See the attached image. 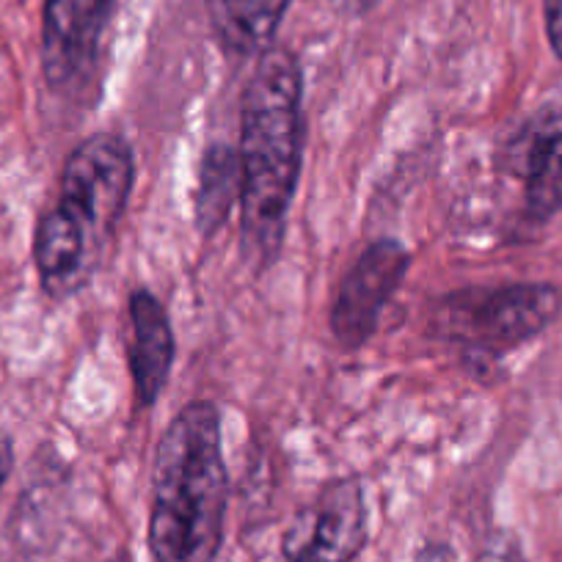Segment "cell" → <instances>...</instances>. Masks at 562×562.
Returning <instances> with one entry per match:
<instances>
[{
    "mask_svg": "<svg viewBox=\"0 0 562 562\" xmlns=\"http://www.w3.org/2000/svg\"><path fill=\"white\" fill-rule=\"evenodd\" d=\"M304 72L281 45L259 53L240 105V251L254 273L279 257L304 166Z\"/></svg>",
    "mask_w": 562,
    "mask_h": 562,
    "instance_id": "1",
    "label": "cell"
},
{
    "mask_svg": "<svg viewBox=\"0 0 562 562\" xmlns=\"http://www.w3.org/2000/svg\"><path fill=\"white\" fill-rule=\"evenodd\" d=\"M135 158L116 133H94L69 153L58 196L36 221L34 265L47 299L67 301L102 268L127 213Z\"/></svg>",
    "mask_w": 562,
    "mask_h": 562,
    "instance_id": "2",
    "label": "cell"
},
{
    "mask_svg": "<svg viewBox=\"0 0 562 562\" xmlns=\"http://www.w3.org/2000/svg\"><path fill=\"white\" fill-rule=\"evenodd\" d=\"M229 474L221 414L210 400L182 405L153 461L147 546L153 562H213L224 543Z\"/></svg>",
    "mask_w": 562,
    "mask_h": 562,
    "instance_id": "3",
    "label": "cell"
},
{
    "mask_svg": "<svg viewBox=\"0 0 562 562\" xmlns=\"http://www.w3.org/2000/svg\"><path fill=\"white\" fill-rule=\"evenodd\" d=\"M562 312V290L546 281L467 288L434 301L430 334L469 353L502 356L543 334Z\"/></svg>",
    "mask_w": 562,
    "mask_h": 562,
    "instance_id": "4",
    "label": "cell"
},
{
    "mask_svg": "<svg viewBox=\"0 0 562 562\" xmlns=\"http://www.w3.org/2000/svg\"><path fill=\"white\" fill-rule=\"evenodd\" d=\"M116 0H45L42 72L56 94L86 100L97 89L102 36Z\"/></svg>",
    "mask_w": 562,
    "mask_h": 562,
    "instance_id": "5",
    "label": "cell"
},
{
    "mask_svg": "<svg viewBox=\"0 0 562 562\" xmlns=\"http://www.w3.org/2000/svg\"><path fill=\"white\" fill-rule=\"evenodd\" d=\"M411 268V254L392 237L370 243L345 273L334 299L331 331L345 350H359L375 334L383 310Z\"/></svg>",
    "mask_w": 562,
    "mask_h": 562,
    "instance_id": "6",
    "label": "cell"
},
{
    "mask_svg": "<svg viewBox=\"0 0 562 562\" xmlns=\"http://www.w3.org/2000/svg\"><path fill=\"white\" fill-rule=\"evenodd\" d=\"M367 502L359 480L339 477L323 488L304 543L288 562H353L367 546Z\"/></svg>",
    "mask_w": 562,
    "mask_h": 562,
    "instance_id": "7",
    "label": "cell"
},
{
    "mask_svg": "<svg viewBox=\"0 0 562 562\" xmlns=\"http://www.w3.org/2000/svg\"><path fill=\"white\" fill-rule=\"evenodd\" d=\"M130 345L127 364L138 403H158L175 367L177 342L166 306L149 290H135L127 301Z\"/></svg>",
    "mask_w": 562,
    "mask_h": 562,
    "instance_id": "8",
    "label": "cell"
},
{
    "mask_svg": "<svg viewBox=\"0 0 562 562\" xmlns=\"http://www.w3.org/2000/svg\"><path fill=\"white\" fill-rule=\"evenodd\" d=\"M293 0H210V14L229 50L262 53L273 45Z\"/></svg>",
    "mask_w": 562,
    "mask_h": 562,
    "instance_id": "9",
    "label": "cell"
},
{
    "mask_svg": "<svg viewBox=\"0 0 562 562\" xmlns=\"http://www.w3.org/2000/svg\"><path fill=\"white\" fill-rule=\"evenodd\" d=\"M235 204H240V164L237 149L229 144H210L199 166L196 226L202 235L224 229Z\"/></svg>",
    "mask_w": 562,
    "mask_h": 562,
    "instance_id": "10",
    "label": "cell"
},
{
    "mask_svg": "<svg viewBox=\"0 0 562 562\" xmlns=\"http://www.w3.org/2000/svg\"><path fill=\"white\" fill-rule=\"evenodd\" d=\"M562 207V130L535 135L524 160V213L549 221Z\"/></svg>",
    "mask_w": 562,
    "mask_h": 562,
    "instance_id": "11",
    "label": "cell"
},
{
    "mask_svg": "<svg viewBox=\"0 0 562 562\" xmlns=\"http://www.w3.org/2000/svg\"><path fill=\"white\" fill-rule=\"evenodd\" d=\"M477 562H527L524 560L521 543L510 532H494L480 549Z\"/></svg>",
    "mask_w": 562,
    "mask_h": 562,
    "instance_id": "12",
    "label": "cell"
},
{
    "mask_svg": "<svg viewBox=\"0 0 562 562\" xmlns=\"http://www.w3.org/2000/svg\"><path fill=\"white\" fill-rule=\"evenodd\" d=\"M543 18L551 50L562 61V0H543Z\"/></svg>",
    "mask_w": 562,
    "mask_h": 562,
    "instance_id": "13",
    "label": "cell"
},
{
    "mask_svg": "<svg viewBox=\"0 0 562 562\" xmlns=\"http://www.w3.org/2000/svg\"><path fill=\"white\" fill-rule=\"evenodd\" d=\"M383 0H331V9L345 20H356L364 18V14L375 12L381 7Z\"/></svg>",
    "mask_w": 562,
    "mask_h": 562,
    "instance_id": "14",
    "label": "cell"
},
{
    "mask_svg": "<svg viewBox=\"0 0 562 562\" xmlns=\"http://www.w3.org/2000/svg\"><path fill=\"white\" fill-rule=\"evenodd\" d=\"M14 469V445L7 434H0V496H3V488H7L9 477H12Z\"/></svg>",
    "mask_w": 562,
    "mask_h": 562,
    "instance_id": "15",
    "label": "cell"
},
{
    "mask_svg": "<svg viewBox=\"0 0 562 562\" xmlns=\"http://www.w3.org/2000/svg\"><path fill=\"white\" fill-rule=\"evenodd\" d=\"M111 562H130V554H119V557H113Z\"/></svg>",
    "mask_w": 562,
    "mask_h": 562,
    "instance_id": "16",
    "label": "cell"
}]
</instances>
